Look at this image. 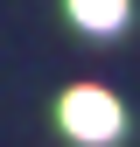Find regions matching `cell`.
<instances>
[{
    "mask_svg": "<svg viewBox=\"0 0 140 147\" xmlns=\"http://www.w3.org/2000/svg\"><path fill=\"white\" fill-rule=\"evenodd\" d=\"M70 21L91 35H112V28H126V0H70Z\"/></svg>",
    "mask_w": 140,
    "mask_h": 147,
    "instance_id": "2",
    "label": "cell"
},
{
    "mask_svg": "<svg viewBox=\"0 0 140 147\" xmlns=\"http://www.w3.org/2000/svg\"><path fill=\"white\" fill-rule=\"evenodd\" d=\"M56 119H63V133L70 140H84V147H105V140H119V98L112 91H98V84H77V91H63V105H56Z\"/></svg>",
    "mask_w": 140,
    "mask_h": 147,
    "instance_id": "1",
    "label": "cell"
}]
</instances>
